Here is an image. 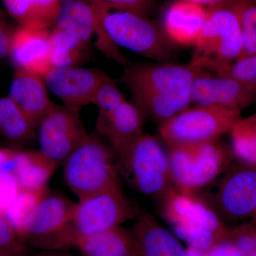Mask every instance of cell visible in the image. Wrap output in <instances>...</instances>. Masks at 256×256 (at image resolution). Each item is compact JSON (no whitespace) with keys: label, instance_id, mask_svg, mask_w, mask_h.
Masks as SVG:
<instances>
[{"label":"cell","instance_id":"obj_1","mask_svg":"<svg viewBox=\"0 0 256 256\" xmlns=\"http://www.w3.org/2000/svg\"><path fill=\"white\" fill-rule=\"evenodd\" d=\"M201 72L190 62L132 64L118 82L129 88L144 119L160 126L190 108L194 82Z\"/></svg>","mask_w":256,"mask_h":256},{"label":"cell","instance_id":"obj_2","mask_svg":"<svg viewBox=\"0 0 256 256\" xmlns=\"http://www.w3.org/2000/svg\"><path fill=\"white\" fill-rule=\"evenodd\" d=\"M94 5L98 18V32L105 31L116 46L122 47L158 62H171L174 45L161 25L149 16L112 10L95 0Z\"/></svg>","mask_w":256,"mask_h":256},{"label":"cell","instance_id":"obj_3","mask_svg":"<svg viewBox=\"0 0 256 256\" xmlns=\"http://www.w3.org/2000/svg\"><path fill=\"white\" fill-rule=\"evenodd\" d=\"M244 54V38L234 4L207 8L206 23L190 63L204 73L222 74Z\"/></svg>","mask_w":256,"mask_h":256},{"label":"cell","instance_id":"obj_4","mask_svg":"<svg viewBox=\"0 0 256 256\" xmlns=\"http://www.w3.org/2000/svg\"><path fill=\"white\" fill-rule=\"evenodd\" d=\"M62 165L64 182L78 201L121 188L116 152L96 134H88Z\"/></svg>","mask_w":256,"mask_h":256},{"label":"cell","instance_id":"obj_5","mask_svg":"<svg viewBox=\"0 0 256 256\" xmlns=\"http://www.w3.org/2000/svg\"><path fill=\"white\" fill-rule=\"evenodd\" d=\"M116 154L120 178L138 193L160 200L172 186L168 154L156 138L143 133Z\"/></svg>","mask_w":256,"mask_h":256},{"label":"cell","instance_id":"obj_6","mask_svg":"<svg viewBox=\"0 0 256 256\" xmlns=\"http://www.w3.org/2000/svg\"><path fill=\"white\" fill-rule=\"evenodd\" d=\"M140 212L124 195L122 188H112L76 203L64 236V248L79 239L119 226Z\"/></svg>","mask_w":256,"mask_h":256},{"label":"cell","instance_id":"obj_7","mask_svg":"<svg viewBox=\"0 0 256 256\" xmlns=\"http://www.w3.org/2000/svg\"><path fill=\"white\" fill-rule=\"evenodd\" d=\"M240 118V111L196 106L160 124V134L169 149L197 146L218 140Z\"/></svg>","mask_w":256,"mask_h":256},{"label":"cell","instance_id":"obj_8","mask_svg":"<svg viewBox=\"0 0 256 256\" xmlns=\"http://www.w3.org/2000/svg\"><path fill=\"white\" fill-rule=\"evenodd\" d=\"M172 183L180 191L194 193L206 186L230 164V153L218 140L169 149Z\"/></svg>","mask_w":256,"mask_h":256},{"label":"cell","instance_id":"obj_9","mask_svg":"<svg viewBox=\"0 0 256 256\" xmlns=\"http://www.w3.org/2000/svg\"><path fill=\"white\" fill-rule=\"evenodd\" d=\"M76 203L60 194L47 192L24 226L22 238L44 250H64V236Z\"/></svg>","mask_w":256,"mask_h":256},{"label":"cell","instance_id":"obj_10","mask_svg":"<svg viewBox=\"0 0 256 256\" xmlns=\"http://www.w3.org/2000/svg\"><path fill=\"white\" fill-rule=\"evenodd\" d=\"M80 112L54 104L37 126L40 150L58 165L86 138Z\"/></svg>","mask_w":256,"mask_h":256},{"label":"cell","instance_id":"obj_11","mask_svg":"<svg viewBox=\"0 0 256 256\" xmlns=\"http://www.w3.org/2000/svg\"><path fill=\"white\" fill-rule=\"evenodd\" d=\"M107 76L100 69L70 67L53 68L43 78L64 107L80 112L92 104L98 88Z\"/></svg>","mask_w":256,"mask_h":256},{"label":"cell","instance_id":"obj_12","mask_svg":"<svg viewBox=\"0 0 256 256\" xmlns=\"http://www.w3.org/2000/svg\"><path fill=\"white\" fill-rule=\"evenodd\" d=\"M216 206L224 218L246 220L256 216V168L240 166L228 172L218 186Z\"/></svg>","mask_w":256,"mask_h":256},{"label":"cell","instance_id":"obj_13","mask_svg":"<svg viewBox=\"0 0 256 256\" xmlns=\"http://www.w3.org/2000/svg\"><path fill=\"white\" fill-rule=\"evenodd\" d=\"M192 104L215 106L240 111L256 104V92L227 75H197L192 90Z\"/></svg>","mask_w":256,"mask_h":256},{"label":"cell","instance_id":"obj_14","mask_svg":"<svg viewBox=\"0 0 256 256\" xmlns=\"http://www.w3.org/2000/svg\"><path fill=\"white\" fill-rule=\"evenodd\" d=\"M50 30L20 26L15 30L10 56L16 70L44 78L53 68L50 60Z\"/></svg>","mask_w":256,"mask_h":256},{"label":"cell","instance_id":"obj_15","mask_svg":"<svg viewBox=\"0 0 256 256\" xmlns=\"http://www.w3.org/2000/svg\"><path fill=\"white\" fill-rule=\"evenodd\" d=\"M206 18V6L174 1L165 10L162 28L174 45L195 46Z\"/></svg>","mask_w":256,"mask_h":256},{"label":"cell","instance_id":"obj_16","mask_svg":"<svg viewBox=\"0 0 256 256\" xmlns=\"http://www.w3.org/2000/svg\"><path fill=\"white\" fill-rule=\"evenodd\" d=\"M143 124L144 118L140 111L126 100L112 114L98 116L96 128L117 153L142 136Z\"/></svg>","mask_w":256,"mask_h":256},{"label":"cell","instance_id":"obj_17","mask_svg":"<svg viewBox=\"0 0 256 256\" xmlns=\"http://www.w3.org/2000/svg\"><path fill=\"white\" fill-rule=\"evenodd\" d=\"M47 89L42 77L24 70H16L10 85L8 96L36 128L54 104Z\"/></svg>","mask_w":256,"mask_h":256},{"label":"cell","instance_id":"obj_18","mask_svg":"<svg viewBox=\"0 0 256 256\" xmlns=\"http://www.w3.org/2000/svg\"><path fill=\"white\" fill-rule=\"evenodd\" d=\"M137 218L134 232L138 252L141 256H186L178 239L152 216L140 213Z\"/></svg>","mask_w":256,"mask_h":256},{"label":"cell","instance_id":"obj_19","mask_svg":"<svg viewBox=\"0 0 256 256\" xmlns=\"http://www.w3.org/2000/svg\"><path fill=\"white\" fill-rule=\"evenodd\" d=\"M54 28H60L85 44H88L98 28L94 5L88 0L60 2Z\"/></svg>","mask_w":256,"mask_h":256},{"label":"cell","instance_id":"obj_20","mask_svg":"<svg viewBox=\"0 0 256 256\" xmlns=\"http://www.w3.org/2000/svg\"><path fill=\"white\" fill-rule=\"evenodd\" d=\"M58 164L41 151L18 152L14 173L22 190L44 191L54 174Z\"/></svg>","mask_w":256,"mask_h":256},{"label":"cell","instance_id":"obj_21","mask_svg":"<svg viewBox=\"0 0 256 256\" xmlns=\"http://www.w3.org/2000/svg\"><path fill=\"white\" fill-rule=\"evenodd\" d=\"M74 247L84 256H134L138 252L136 240L120 226L80 238Z\"/></svg>","mask_w":256,"mask_h":256},{"label":"cell","instance_id":"obj_22","mask_svg":"<svg viewBox=\"0 0 256 256\" xmlns=\"http://www.w3.org/2000/svg\"><path fill=\"white\" fill-rule=\"evenodd\" d=\"M10 16L24 28L50 30L54 26L60 0H3Z\"/></svg>","mask_w":256,"mask_h":256},{"label":"cell","instance_id":"obj_23","mask_svg":"<svg viewBox=\"0 0 256 256\" xmlns=\"http://www.w3.org/2000/svg\"><path fill=\"white\" fill-rule=\"evenodd\" d=\"M36 127L9 96L0 98V134L16 142L36 137Z\"/></svg>","mask_w":256,"mask_h":256},{"label":"cell","instance_id":"obj_24","mask_svg":"<svg viewBox=\"0 0 256 256\" xmlns=\"http://www.w3.org/2000/svg\"><path fill=\"white\" fill-rule=\"evenodd\" d=\"M87 44L53 28L50 35V60L53 68L76 67L85 56Z\"/></svg>","mask_w":256,"mask_h":256},{"label":"cell","instance_id":"obj_25","mask_svg":"<svg viewBox=\"0 0 256 256\" xmlns=\"http://www.w3.org/2000/svg\"><path fill=\"white\" fill-rule=\"evenodd\" d=\"M234 154L256 168V122L254 117L239 119L230 131Z\"/></svg>","mask_w":256,"mask_h":256},{"label":"cell","instance_id":"obj_26","mask_svg":"<svg viewBox=\"0 0 256 256\" xmlns=\"http://www.w3.org/2000/svg\"><path fill=\"white\" fill-rule=\"evenodd\" d=\"M195 198L194 193H186L172 186L160 198L163 216L174 226L186 225L193 210Z\"/></svg>","mask_w":256,"mask_h":256},{"label":"cell","instance_id":"obj_27","mask_svg":"<svg viewBox=\"0 0 256 256\" xmlns=\"http://www.w3.org/2000/svg\"><path fill=\"white\" fill-rule=\"evenodd\" d=\"M47 192L48 190L44 191L22 190L16 200L5 212V216L20 238L22 236L25 222Z\"/></svg>","mask_w":256,"mask_h":256},{"label":"cell","instance_id":"obj_28","mask_svg":"<svg viewBox=\"0 0 256 256\" xmlns=\"http://www.w3.org/2000/svg\"><path fill=\"white\" fill-rule=\"evenodd\" d=\"M244 38L242 57L256 55V0H245L235 4Z\"/></svg>","mask_w":256,"mask_h":256},{"label":"cell","instance_id":"obj_29","mask_svg":"<svg viewBox=\"0 0 256 256\" xmlns=\"http://www.w3.org/2000/svg\"><path fill=\"white\" fill-rule=\"evenodd\" d=\"M124 101V94L108 75L98 88L92 104L98 108V116H106L114 112Z\"/></svg>","mask_w":256,"mask_h":256},{"label":"cell","instance_id":"obj_30","mask_svg":"<svg viewBox=\"0 0 256 256\" xmlns=\"http://www.w3.org/2000/svg\"><path fill=\"white\" fill-rule=\"evenodd\" d=\"M185 226L197 227L212 232L218 236L224 232L223 224L215 210L196 196L188 224Z\"/></svg>","mask_w":256,"mask_h":256},{"label":"cell","instance_id":"obj_31","mask_svg":"<svg viewBox=\"0 0 256 256\" xmlns=\"http://www.w3.org/2000/svg\"><path fill=\"white\" fill-rule=\"evenodd\" d=\"M174 228L176 235L188 242L190 247L206 250L216 245L217 236L208 230L191 226H176Z\"/></svg>","mask_w":256,"mask_h":256},{"label":"cell","instance_id":"obj_32","mask_svg":"<svg viewBox=\"0 0 256 256\" xmlns=\"http://www.w3.org/2000/svg\"><path fill=\"white\" fill-rule=\"evenodd\" d=\"M218 75L233 77L256 92V55L239 58Z\"/></svg>","mask_w":256,"mask_h":256},{"label":"cell","instance_id":"obj_33","mask_svg":"<svg viewBox=\"0 0 256 256\" xmlns=\"http://www.w3.org/2000/svg\"><path fill=\"white\" fill-rule=\"evenodd\" d=\"M22 191L12 172L0 170V212L4 214Z\"/></svg>","mask_w":256,"mask_h":256},{"label":"cell","instance_id":"obj_34","mask_svg":"<svg viewBox=\"0 0 256 256\" xmlns=\"http://www.w3.org/2000/svg\"><path fill=\"white\" fill-rule=\"evenodd\" d=\"M108 5L112 10L130 12L150 16L156 4V0H95Z\"/></svg>","mask_w":256,"mask_h":256},{"label":"cell","instance_id":"obj_35","mask_svg":"<svg viewBox=\"0 0 256 256\" xmlns=\"http://www.w3.org/2000/svg\"><path fill=\"white\" fill-rule=\"evenodd\" d=\"M234 244L244 256H256V229L240 227L236 232Z\"/></svg>","mask_w":256,"mask_h":256},{"label":"cell","instance_id":"obj_36","mask_svg":"<svg viewBox=\"0 0 256 256\" xmlns=\"http://www.w3.org/2000/svg\"><path fill=\"white\" fill-rule=\"evenodd\" d=\"M18 236L4 214L0 212V252L8 254L18 252L20 248L16 242Z\"/></svg>","mask_w":256,"mask_h":256},{"label":"cell","instance_id":"obj_37","mask_svg":"<svg viewBox=\"0 0 256 256\" xmlns=\"http://www.w3.org/2000/svg\"><path fill=\"white\" fill-rule=\"evenodd\" d=\"M15 30L0 16V60L10 56Z\"/></svg>","mask_w":256,"mask_h":256},{"label":"cell","instance_id":"obj_38","mask_svg":"<svg viewBox=\"0 0 256 256\" xmlns=\"http://www.w3.org/2000/svg\"><path fill=\"white\" fill-rule=\"evenodd\" d=\"M208 256H244L234 242H220L210 248Z\"/></svg>","mask_w":256,"mask_h":256},{"label":"cell","instance_id":"obj_39","mask_svg":"<svg viewBox=\"0 0 256 256\" xmlns=\"http://www.w3.org/2000/svg\"><path fill=\"white\" fill-rule=\"evenodd\" d=\"M175 1L188 2L194 3L202 5V6H215L220 4H234L245 0H175Z\"/></svg>","mask_w":256,"mask_h":256},{"label":"cell","instance_id":"obj_40","mask_svg":"<svg viewBox=\"0 0 256 256\" xmlns=\"http://www.w3.org/2000/svg\"><path fill=\"white\" fill-rule=\"evenodd\" d=\"M18 152L8 148H0V170L2 169L5 165L14 160Z\"/></svg>","mask_w":256,"mask_h":256},{"label":"cell","instance_id":"obj_41","mask_svg":"<svg viewBox=\"0 0 256 256\" xmlns=\"http://www.w3.org/2000/svg\"><path fill=\"white\" fill-rule=\"evenodd\" d=\"M186 252V256H208V252H205V250H200L194 248H188Z\"/></svg>","mask_w":256,"mask_h":256},{"label":"cell","instance_id":"obj_42","mask_svg":"<svg viewBox=\"0 0 256 256\" xmlns=\"http://www.w3.org/2000/svg\"><path fill=\"white\" fill-rule=\"evenodd\" d=\"M58 250H44L40 252L36 256H56Z\"/></svg>","mask_w":256,"mask_h":256},{"label":"cell","instance_id":"obj_43","mask_svg":"<svg viewBox=\"0 0 256 256\" xmlns=\"http://www.w3.org/2000/svg\"><path fill=\"white\" fill-rule=\"evenodd\" d=\"M56 256H73L72 254H68L67 252H63V250H58Z\"/></svg>","mask_w":256,"mask_h":256},{"label":"cell","instance_id":"obj_44","mask_svg":"<svg viewBox=\"0 0 256 256\" xmlns=\"http://www.w3.org/2000/svg\"><path fill=\"white\" fill-rule=\"evenodd\" d=\"M252 117H254V118L255 119L256 122V114H254V116H252Z\"/></svg>","mask_w":256,"mask_h":256},{"label":"cell","instance_id":"obj_45","mask_svg":"<svg viewBox=\"0 0 256 256\" xmlns=\"http://www.w3.org/2000/svg\"><path fill=\"white\" fill-rule=\"evenodd\" d=\"M254 218H256V216H255V217H254Z\"/></svg>","mask_w":256,"mask_h":256},{"label":"cell","instance_id":"obj_46","mask_svg":"<svg viewBox=\"0 0 256 256\" xmlns=\"http://www.w3.org/2000/svg\"><path fill=\"white\" fill-rule=\"evenodd\" d=\"M60 2H62V1H64V0H60Z\"/></svg>","mask_w":256,"mask_h":256}]
</instances>
